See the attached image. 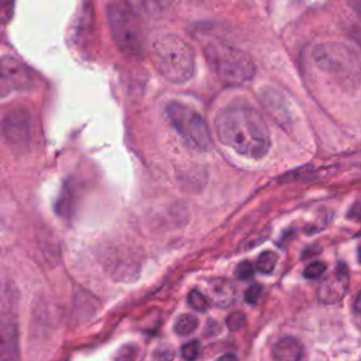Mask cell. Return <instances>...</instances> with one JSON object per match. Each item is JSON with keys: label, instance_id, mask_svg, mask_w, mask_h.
<instances>
[{"label": "cell", "instance_id": "cell-1", "mask_svg": "<svg viewBox=\"0 0 361 361\" xmlns=\"http://www.w3.org/2000/svg\"><path fill=\"white\" fill-rule=\"evenodd\" d=\"M219 140L240 155L259 159L271 147L269 131L262 116L245 104H231L219 111L214 120Z\"/></svg>", "mask_w": 361, "mask_h": 361}, {"label": "cell", "instance_id": "cell-2", "mask_svg": "<svg viewBox=\"0 0 361 361\" xmlns=\"http://www.w3.org/2000/svg\"><path fill=\"white\" fill-rule=\"evenodd\" d=\"M151 59L155 69L168 82L186 83L195 73V55L189 44L175 34H165L154 39Z\"/></svg>", "mask_w": 361, "mask_h": 361}, {"label": "cell", "instance_id": "cell-3", "mask_svg": "<svg viewBox=\"0 0 361 361\" xmlns=\"http://www.w3.org/2000/svg\"><path fill=\"white\" fill-rule=\"evenodd\" d=\"M202 49L210 69L226 83L241 85L254 78L255 63L243 49L219 39L206 41Z\"/></svg>", "mask_w": 361, "mask_h": 361}, {"label": "cell", "instance_id": "cell-4", "mask_svg": "<svg viewBox=\"0 0 361 361\" xmlns=\"http://www.w3.org/2000/svg\"><path fill=\"white\" fill-rule=\"evenodd\" d=\"M312 54L314 63L323 72L354 86L358 83L360 59L355 49L350 45L337 41H326L317 44Z\"/></svg>", "mask_w": 361, "mask_h": 361}, {"label": "cell", "instance_id": "cell-5", "mask_svg": "<svg viewBox=\"0 0 361 361\" xmlns=\"http://www.w3.org/2000/svg\"><path fill=\"white\" fill-rule=\"evenodd\" d=\"M107 21L117 48L128 56L144 52V32L138 16L127 6L113 3L107 6Z\"/></svg>", "mask_w": 361, "mask_h": 361}, {"label": "cell", "instance_id": "cell-6", "mask_svg": "<svg viewBox=\"0 0 361 361\" xmlns=\"http://www.w3.org/2000/svg\"><path fill=\"white\" fill-rule=\"evenodd\" d=\"M165 114L189 147L197 151L210 149L212 137L209 127L196 110L183 103L172 102L166 106Z\"/></svg>", "mask_w": 361, "mask_h": 361}, {"label": "cell", "instance_id": "cell-7", "mask_svg": "<svg viewBox=\"0 0 361 361\" xmlns=\"http://www.w3.org/2000/svg\"><path fill=\"white\" fill-rule=\"evenodd\" d=\"M30 69L17 58H0V99L23 92L31 85Z\"/></svg>", "mask_w": 361, "mask_h": 361}, {"label": "cell", "instance_id": "cell-8", "mask_svg": "<svg viewBox=\"0 0 361 361\" xmlns=\"http://www.w3.org/2000/svg\"><path fill=\"white\" fill-rule=\"evenodd\" d=\"M1 131L4 138L17 147L25 145L31 133L30 114L25 109L11 110L3 120Z\"/></svg>", "mask_w": 361, "mask_h": 361}, {"label": "cell", "instance_id": "cell-9", "mask_svg": "<svg viewBox=\"0 0 361 361\" xmlns=\"http://www.w3.org/2000/svg\"><path fill=\"white\" fill-rule=\"evenodd\" d=\"M348 283H350L348 269L344 264H338L336 269L320 283L317 290L319 300L326 305L340 302L347 293Z\"/></svg>", "mask_w": 361, "mask_h": 361}, {"label": "cell", "instance_id": "cell-10", "mask_svg": "<svg viewBox=\"0 0 361 361\" xmlns=\"http://www.w3.org/2000/svg\"><path fill=\"white\" fill-rule=\"evenodd\" d=\"M124 3L137 16L158 18L172 8L173 0H124Z\"/></svg>", "mask_w": 361, "mask_h": 361}, {"label": "cell", "instance_id": "cell-11", "mask_svg": "<svg viewBox=\"0 0 361 361\" xmlns=\"http://www.w3.org/2000/svg\"><path fill=\"white\" fill-rule=\"evenodd\" d=\"M18 358V330L11 322L0 323V360Z\"/></svg>", "mask_w": 361, "mask_h": 361}, {"label": "cell", "instance_id": "cell-12", "mask_svg": "<svg viewBox=\"0 0 361 361\" xmlns=\"http://www.w3.org/2000/svg\"><path fill=\"white\" fill-rule=\"evenodd\" d=\"M235 299V289L233 283L223 278H216L209 283V302L219 307L230 306Z\"/></svg>", "mask_w": 361, "mask_h": 361}, {"label": "cell", "instance_id": "cell-13", "mask_svg": "<svg viewBox=\"0 0 361 361\" xmlns=\"http://www.w3.org/2000/svg\"><path fill=\"white\" fill-rule=\"evenodd\" d=\"M272 357L278 361H298L303 357V347L296 338L283 337L274 345Z\"/></svg>", "mask_w": 361, "mask_h": 361}, {"label": "cell", "instance_id": "cell-14", "mask_svg": "<svg viewBox=\"0 0 361 361\" xmlns=\"http://www.w3.org/2000/svg\"><path fill=\"white\" fill-rule=\"evenodd\" d=\"M197 326H199V319L195 314L185 313L175 320L173 329H175V333L179 336H189L197 329Z\"/></svg>", "mask_w": 361, "mask_h": 361}, {"label": "cell", "instance_id": "cell-15", "mask_svg": "<svg viewBox=\"0 0 361 361\" xmlns=\"http://www.w3.org/2000/svg\"><path fill=\"white\" fill-rule=\"evenodd\" d=\"M276 254L272 251H264L257 261V269L262 274H271L276 265Z\"/></svg>", "mask_w": 361, "mask_h": 361}, {"label": "cell", "instance_id": "cell-16", "mask_svg": "<svg viewBox=\"0 0 361 361\" xmlns=\"http://www.w3.org/2000/svg\"><path fill=\"white\" fill-rule=\"evenodd\" d=\"M188 302H189V305H190L195 310H197V312H204V310H207V309H209V305H210L209 298H207L206 295L200 293V292L196 290V289L189 292V295H188Z\"/></svg>", "mask_w": 361, "mask_h": 361}, {"label": "cell", "instance_id": "cell-17", "mask_svg": "<svg viewBox=\"0 0 361 361\" xmlns=\"http://www.w3.org/2000/svg\"><path fill=\"white\" fill-rule=\"evenodd\" d=\"M326 271V264L322 262V261H314V262H310L305 271H303V276L307 278V279H316L319 278L320 275H323Z\"/></svg>", "mask_w": 361, "mask_h": 361}, {"label": "cell", "instance_id": "cell-18", "mask_svg": "<svg viewBox=\"0 0 361 361\" xmlns=\"http://www.w3.org/2000/svg\"><path fill=\"white\" fill-rule=\"evenodd\" d=\"M226 324H227L228 330L237 331L245 324V314L243 312H233L226 319Z\"/></svg>", "mask_w": 361, "mask_h": 361}, {"label": "cell", "instance_id": "cell-19", "mask_svg": "<svg viewBox=\"0 0 361 361\" xmlns=\"http://www.w3.org/2000/svg\"><path fill=\"white\" fill-rule=\"evenodd\" d=\"M199 351H200V344H199V341H196V340L183 344L182 348H180L182 357H183L185 360H195V358L199 355Z\"/></svg>", "mask_w": 361, "mask_h": 361}, {"label": "cell", "instance_id": "cell-20", "mask_svg": "<svg viewBox=\"0 0 361 361\" xmlns=\"http://www.w3.org/2000/svg\"><path fill=\"white\" fill-rule=\"evenodd\" d=\"M254 275V267L250 261H243L237 265L235 268V276L241 281H247L250 278H252Z\"/></svg>", "mask_w": 361, "mask_h": 361}, {"label": "cell", "instance_id": "cell-21", "mask_svg": "<svg viewBox=\"0 0 361 361\" xmlns=\"http://www.w3.org/2000/svg\"><path fill=\"white\" fill-rule=\"evenodd\" d=\"M259 296H261V288H259L258 285L250 286V288L245 290V295H244L245 302H247L248 305H255V303L258 302Z\"/></svg>", "mask_w": 361, "mask_h": 361}, {"label": "cell", "instance_id": "cell-22", "mask_svg": "<svg viewBox=\"0 0 361 361\" xmlns=\"http://www.w3.org/2000/svg\"><path fill=\"white\" fill-rule=\"evenodd\" d=\"M154 355H155V357H158V358L169 360V358H172V357H173V351L171 350V347L159 348V350H157V351H155V354H154Z\"/></svg>", "mask_w": 361, "mask_h": 361}, {"label": "cell", "instance_id": "cell-23", "mask_svg": "<svg viewBox=\"0 0 361 361\" xmlns=\"http://www.w3.org/2000/svg\"><path fill=\"white\" fill-rule=\"evenodd\" d=\"M350 6L354 8L355 13H360V0H350Z\"/></svg>", "mask_w": 361, "mask_h": 361}, {"label": "cell", "instance_id": "cell-24", "mask_svg": "<svg viewBox=\"0 0 361 361\" xmlns=\"http://www.w3.org/2000/svg\"><path fill=\"white\" fill-rule=\"evenodd\" d=\"M227 358H233V360H234V358H235V355H233V354H226V355H223V357H221V360H227Z\"/></svg>", "mask_w": 361, "mask_h": 361}]
</instances>
